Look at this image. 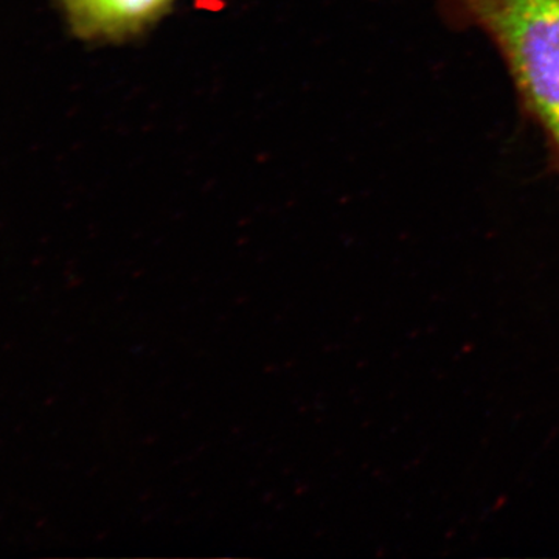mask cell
Returning a JSON list of instances; mask_svg holds the SVG:
<instances>
[{
	"instance_id": "cell-2",
	"label": "cell",
	"mask_w": 559,
	"mask_h": 559,
	"mask_svg": "<svg viewBox=\"0 0 559 559\" xmlns=\"http://www.w3.org/2000/svg\"><path fill=\"white\" fill-rule=\"evenodd\" d=\"M173 0H62L70 21L90 38H123L146 27Z\"/></svg>"
},
{
	"instance_id": "cell-1",
	"label": "cell",
	"mask_w": 559,
	"mask_h": 559,
	"mask_svg": "<svg viewBox=\"0 0 559 559\" xmlns=\"http://www.w3.org/2000/svg\"><path fill=\"white\" fill-rule=\"evenodd\" d=\"M437 10L448 27L492 44L559 176V0H437Z\"/></svg>"
}]
</instances>
